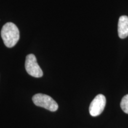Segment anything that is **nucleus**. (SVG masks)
Listing matches in <instances>:
<instances>
[{
    "mask_svg": "<svg viewBox=\"0 0 128 128\" xmlns=\"http://www.w3.org/2000/svg\"><path fill=\"white\" fill-rule=\"evenodd\" d=\"M122 110L125 113L128 114V94L124 96L122 99L120 103Z\"/></svg>",
    "mask_w": 128,
    "mask_h": 128,
    "instance_id": "nucleus-6",
    "label": "nucleus"
},
{
    "mask_svg": "<svg viewBox=\"0 0 128 128\" xmlns=\"http://www.w3.org/2000/svg\"><path fill=\"white\" fill-rule=\"evenodd\" d=\"M25 68L28 74L33 77H42L44 74L42 70L38 65L36 56L33 54L27 55L25 62Z\"/></svg>",
    "mask_w": 128,
    "mask_h": 128,
    "instance_id": "nucleus-3",
    "label": "nucleus"
},
{
    "mask_svg": "<svg viewBox=\"0 0 128 128\" xmlns=\"http://www.w3.org/2000/svg\"><path fill=\"white\" fill-rule=\"evenodd\" d=\"M1 34L5 45L8 48L14 47L20 39L18 28L15 24L11 22L3 26Z\"/></svg>",
    "mask_w": 128,
    "mask_h": 128,
    "instance_id": "nucleus-1",
    "label": "nucleus"
},
{
    "mask_svg": "<svg viewBox=\"0 0 128 128\" xmlns=\"http://www.w3.org/2000/svg\"><path fill=\"white\" fill-rule=\"evenodd\" d=\"M106 99L103 94H98L90 105L89 112L91 116L96 117L100 115L104 109Z\"/></svg>",
    "mask_w": 128,
    "mask_h": 128,
    "instance_id": "nucleus-4",
    "label": "nucleus"
},
{
    "mask_svg": "<svg viewBox=\"0 0 128 128\" xmlns=\"http://www.w3.org/2000/svg\"><path fill=\"white\" fill-rule=\"evenodd\" d=\"M118 34L120 38L124 39L128 36V17L121 16L118 22Z\"/></svg>",
    "mask_w": 128,
    "mask_h": 128,
    "instance_id": "nucleus-5",
    "label": "nucleus"
},
{
    "mask_svg": "<svg viewBox=\"0 0 128 128\" xmlns=\"http://www.w3.org/2000/svg\"><path fill=\"white\" fill-rule=\"evenodd\" d=\"M33 103L37 106L44 108L51 112L56 111L58 108V105L56 102L50 96L44 94H36L33 96Z\"/></svg>",
    "mask_w": 128,
    "mask_h": 128,
    "instance_id": "nucleus-2",
    "label": "nucleus"
}]
</instances>
